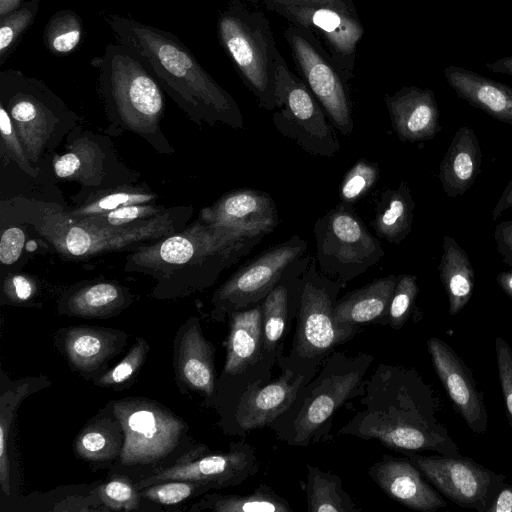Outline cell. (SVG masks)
Returning <instances> with one entry per match:
<instances>
[{"mask_svg":"<svg viewBox=\"0 0 512 512\" xmlns=\"http://www.w3.org/2000/svg\"><path fill=\"white\" fill-rule=\"evenodd\" d=\"M362 403L365 410L355 415L342 433L377 439L396 450L461 456L448 429L436 417L434 391L416 370L378 367Z\"/></svg>","mask_w":512,"mask_h":512,"instance_id":"6da1fadb","label":"cell"},{"mask_svg":"<svg viewBox=\"0 0 512 512\" xmlns=\"http://www.w3.org/2000/svg\"><path fill=\"white\" fill-rule=\"evenodd\" d=\"M118 43L128 48L174 101L197 122L244 128L236 100L171 32L129 17H104Z\"/></svg>","mask_w":512,"mask_h":512,"instance_id":"7a4b0ae2","label":"cell"},{"mask_svg":"<svg viewBox=\"0 0 512 512\" xmlns=\"http://www.w3.org/2000/svg\"><path fill=\"white\" fill-rule=\"evenodd\" d=\"M265 235L200 218L180 233L139 247L127 258L126 268L152 274L161 284L188 278V284L202 288L249 254Z\"/></svg>","mask_w":512,"mask_h":512,"instance_id":"3957f363","label":"cell"},{"mask_svg":"<svg viewBox=\"0 0 512 512\" xmlns=\"http://www.w3.org/2000/svg\"><path fill=\"white\" fill-rule=\"evenodd\" d=\"M216 27L219 43L258 105L276 109V73L282 55L268 18L247 0H227Z\"/></svg>","mask_w":512,"mask_h":512,"instance_id":"277c9868","label":"cell"},{"mask_svg":"<svg viewBox=\"0 0 512 512\" xmlns=\"http://www.w3.org/2000/svg\"><path fill=\"white\" fill-rule=\"evenodd\" d=\"M90 65L98 71V91L110 117L138 133L158 127L164 110L160 84L122 44H108Z\"/></svg>","mask_w":512,"mask_h":512,"instance_id":"5b68a950","label":"cell"},{"mask_svg":"<svg viewBox=\"0 0 512 512\" xmlns=\"http://www.w3.org/2000/svg\"><path fill=\"white\" fill-rule=\"evenodd\" d=\"M313 232L319 270L342 284L366 272L384 255L380 241L350 204L340 202L318 218Z\"/></svg>","mask_w":512,"mask_h":512,"instance_id":"8992f818","label":"cell"},{"mask_svg":"<svg viewBox=\"0 0 512 512\" xmlns=\"http://www.w3.org/2000/svg\"><path fill=\"white\" fill-rule=\"evenodd\" d=\"M277 111L273 124L278 132L313 156L333 157L340 142L324 109L306 83L289 69L281 56L276 73Z\"/></svg>","mask_w":512,"mask_h":512,"instance_id":"52a82bcc","label":"cell"},{"mask_svg":"<svg viewBox=\"0 0 512 512\" xmlns=\"http://www.w3.org/2000/svg\"><path fill=\"white\" fill-rule=\"evenodd\" d=\"M343 284L323 274L311 258L297 293V327L294 349L303 358L325 355L353 337L355 326L338 324L333 315Z\"/></svg>","mask_w":512,"mask_h":512,"instance_id":"ba28073f","label":"cell"},{"mask_svg":"<svg viewBox=\"0 0 512 512\" xmlns=\"http://www.w3.org/2000/svg\"><path fill=\"white\" fill-rule=\"evenodd\" d=\"M179 221L183 220L176 212L168 211L124 227L89 224L70 216L64 220L61 215H54L44 221L41 232L64 255L86 258L168 237L179 230Z\"/></svg>","mask_w":512,"mask_h":512,"instance_id":"9c48e42d","label":"cell"},{"mask_svg":"<svg viewBox=\"0 0 512 512\" xmlns=\"http://www.w3.org/2000/svg\"><path fill=\"white\" fill-rule=\"evenodd\" d=\"M0 100L27 157L37 162L56 125L70 115L65 104L41 80L14 69L0 72Z\"/></svg>","mask_w":512,"mask_h":512,"instance_id":"30bf717a","label":"cell"},{"mask_svg":"<svg viewBox=\"0 0 512 512\" xmlns=\"http://www.w3.org/2000/svg\"><path fill=\"white\" fill-rule=\"evenodd\" d=\"M284 38L301 79L318 100L331 124L341 134L350 135L354 122L349 82L309 30L289 23L284 30Z\"/></svg>","mask_w":512,"mask_h":512,"instance_id":"8fae6325","label":"cell"},{"mask_svg":"<svg viewBox=\"0 0 512 512\" xmlns=\"http://www.w3.org/2000/svg\"><path fill=\"white\" fill-rule=\"evenodd\" d=\"M290 24L309 30L322 44L347 82L354 77L358 44L365 30L358 12L325 3L262 4Z\"/></svg>","mask_w":512,"mask_h":512,"instance_id":"7c38bea8","label":"cell"},{"mask_svg":"<svg viewBox=\"0 0 512 512\" xmlns=\"http://www.w3.org/2000/svg\"><path fill=\"white\" fill-rule=\"evenodd\" d=\"M307 252L299 235L274 245L240 267L214 293L212 302L219 313H233L258 304L273 290L289 266Z\"/></svg>","mask_w":512,"mask_h":512,"instance_id":"4fadbf2b","label":"cell"},{"mask_svg":"<svg viewBox=\"0 0 512 512\" xmlns=\"http://www.w3.org/2000/svg\"><path fill=\"white\" fill-rule=\"evenodd\" d=\"M124 441L120 453L124 465L156 462L176 447L185 424L167 410L147 401L114 404Z\"/></svg>","mask_w":512,"mask_h":512,"instance_id":"5bb4252c","label":"cell"},{"mask_svg":"<svg viewBox=\"0 0 512 512\" xmlns=\"http://www.w3.org/2000/svg\"><path fill=\"white\" fill-rule=\"evenodd\" d=\"M408 460L442 495L458 506L487 512L506 477L463 456L411 454Z\"/></svg>","mask_w":512,"mask_h":512,"instance_id":"9a60e30c","label":"cell"},{"mask_svg":"<svg viewBox=\"0 0 512 512\" xmlns=\"http://www.w3.org/2000/svg\"><path fill=\"white\" fill-rule=\"evenodd\" d=\"M257 469L253 448L246 443H237L226 453L180 460L141 480L137 486L144 489L169 480H189L205 484L210 489H218L242 483L255 474Z\"/></svg>","mask_w":512,"mask_h":512,"instance_id":"2e32d148","label":"cell"},{"mask_svg":"<svg viewBox=\"0 0 512 512\" xmlns=\"http://www.w3.org/2000/svg\"><path fill=\"white\" fill-rule=\"evenodd\" d=\"M427 349L434 370L455 410L472 432L485 433L488 427V412L483 393L478 389L471 369L442 339L429 338Z\"/></svg>","mask_w":512,"mask_h":512,"instance_id":"e0dca14e","label":"cell"},{"mask_svg":"<svg viewBox=\"0 0 512 512\" xmlns=\"http://www.w3.org/2000/svg\"><path fill=\"white\" fill-rule=\"evenodd\" d=\"M367 357L362 364L351 368L331 369L323 371L316 385L305 398L293 424L294 437L292 443L305 445L316 434L319 428L340 408V406L356 392L362 376L368 366ZM331 368V362H330Z\"/></svg>","mask_w":512,"mask_h":512,"instance_id":"ac0fdd59","label":"cell"},{"mask_svg":"<svg viewBox=\"0 0 512 512\" xmlns=\"http://www.w3.org/2000/svg\"><path fill=\"white\" fill-rule=\"evenodd\" d=\"M384 100L391 126L402 142L432 140L441 131L440 112L432 90L406 86L386 94Z\"/></svg>","mask_w":512,"mask_h":512,"instance_id":"d6986e66","label":"cell"},{"mask_svg":"<svg viewBox=\"0 0 512 512\" xmlns=\"http://www.w3.org/2000/svg\"><path fill=\"white\" fill-rule=\"evenodd\" d=\"M369 475L389 497L410 509L434 512L446 507L443 497L408 459L386 455L371 466Z\"/></svg>","mask_w":512,"mask_h":512,"instance_id":"ffe728a7","label":"cell"},{"mask_svg":"<svg viewBox=\"0 0 512 512\" xmlns=\"http://www.w3.org/2000/svg\"><path fill=\"white\" fill-rule=\"evenodd\" d=\"M201 219L247 230L270 233L278 225V210L270 194L256 189L233 190L211 207L204 208Z\"/></svg>","mask_w":512,"mask_h":512,"instance_id":"44dd1931","label":"cell"},{"mask_svg":"<svg viewBox=\"0 0 512 512\" xmlns=\"http://www.w3.org/2000/svg\"><path fill=\"white\" fill-rule=\"evenodd\" d=\"M302 383L288 369L272 383L249 388L238 405V424L246 430L268 425L295 401Z\"/></svg>","mask_w":512,"mask_h":512,"instance_id":"7402d4cb","label":"cell"},{"mask_svg":"<svg viewBox=\"0 0 512 512\" xmlns=\"http://www.w3.org/2000/svg\"><path fill=\"white\" fill-rule=\"evenodd\" d=\"M482 152L473 129L460 127L439 165L438 178L448 197L466 193L481 171Z\"/></svg>","mask_w":512,"mask_h":512,"instance_id":"603a6c76","label":"cell"},{"mask_svg":"<svg viewBox=\"0 0 512 512\" xmlns=\"http://www.w3.org/2000/svg\"><path fill=\"white\" fill-rule=\"evenodd\" d=\"M444 75L461 99L498 121L512 124L511 87L454 66L446 68Z\"/></svg>","mask_w":512,"mask_h":512,"instance_id":"cb8c5ba5","label":"cell"},{"mask_svg":"<svg viewBox=\"0 0 512 512\" xmlns=\"http://www.w3.org/2000/svg\"><path fill=\"white\" fill-rule=\"evenodd\" d=\"M398 280L396 275L378 278L337 300L333 315L338 324L358 327L360 324L385 320Z\"/></svg>","mask_w":512,"mask_h":512,"instance_id":"d4e9b609","label":"cell"},{"mask_svg":"<svg viewBox=\"0 0 512 512\" xmlns=\"http://www.w3.org/2000/svg\"><path fill=\"white\" fill-rule=\"evenodd\" d=\"M263 351L262 306L231 313L224 372L237 375L253 365Z\"/></svg>","mask_w":512,"mask_h":512,"instance_id":"484cf974","label":"cell"},{"mask_svg":"<svg viewBox=\"0 0 512 512\" xmlns=\"http://www.w3.org/2000/svg\"><path fill=\"white\" fill-rule=\"evenodd\" d=\"M438 272L448 298L449 315L455 316L472 297L475 274L466 251L448 235L443 237Z\"/></svg>","mask_w":512,"mask_h":512,"instance_id":"4316f807","label":"cell"},{"mask_svg":"<svg viewBox=\"0 0 512 512\" xmlns=\"http://www.w3.org/2000/svg\"><path fill=\"white\" fill-rule=\"evenodd\" d=\"M214 350L205 340L198 324L187 328L178 350V371L186 384L211 395L214 391Z\"/></svg>","mask_w":512,"mask_h":512,"instance_id":"83f0119b","label":"cell"},{"mask_svg":"<svg viewBox=\"0 0 512 512\" xmlns=\"http://www.w3.org/2000/svg\"><path fill=\"white\" fill-rule=\"evenodd\" d=\"M415 206L405 180L385 189L376 203L373 226L377 236L399 245L411 232Z\"/></svg>","mask_w":512,"mask_h":512,"instance_id":"f1b7e54d","label":"cell"},{"mask_svg":"<svg viewBox=\"0 0 512 512\" xmlns=\"http://www.w3.org/2000/svg\"><path fill=\"white\" fill-rule=\"evenodd\" d=\"M119 340V335L112 331L73 327L65 335L64 346L70 362L76 368L91 371L112 355Z\"/></svg>","mask_w":512,"mask_h":512,"instance_id":"f546056e","label":"cell"},{"mask_svg":"<svg viewBox=\"0 0 512 512\" xmlns=\"http://www.w3.org/2000/svg\"><path fill=\"white\" fill-rule=\"evenodd\" d=\"M307 503L310 512H358L334 474L307 465Z\"/></svg>","mask_w":512,"mask_h":512,"instance_id":"4dcf8cb0","label":"cell"},{"mask_svg":"<svg viewBox=\"0 0 512 512\" xmlns=\"http://www.w3.org/2000/svg\"><path fill=\"white\" fill-rule=\"evenodd\" d=\"M202 509L217 512H290L288 502L266 485L246 495H211L201 503Z\"/></svg>","mask_w":512,"mask_h":512,"instance_id":"1f68e13d","label":"cell"},{"mask_svg":"<svg viewBox=\"0 0 512 512\" xmlns=\"http://www.w3.org/2000/svg\"><path fill=\"white\" fill-rule=\"evenodd\" d=\"M83 32L82 19L75 11L60 10L48 20L43 32V43L55 56L68 55L81 44Z\"/></svg>","mask_w":512,"mask_h":512,"instance_id":"d6a6232c","label":"cell"},{"mask_svg":"<svg viewBox=\"0 0 512 512\" xmlns=\"http://www.w3.org/2000/svg\"><path fill=\"white\" fill-rule=\"evenodd\" d=\"M124 301L121 288L113 283H97L76 292L69 300L72 313L97 316L112 311Z\"/></svg>","mask_w":512,"mask_h":512,"instance_id":"836d02e7","label":"cell"},{"mask_svg":"<svg viewBox=\"0 0 512 512\" xmlns=\"http://www.w3.org/2000/svg\"><path fill=\"white\" fill-rule=\"evenodd\" d=\"M41 0H27L14 11L0 17V65L9 59L33 24Z\"/></svg>","mask_w":512,"mask_h":512,"instance_id":"e575fe53","label":"cell"},{"mask_svg":"<svg viewBox=\"0 0 512 512\" xmlns=\"http://www.w3.org/2000/svg\"><path fill=\"white\" fill-rule=\"evenodd\" d=\"M38 383V382H37ZM24 381L13 390L2 393L0 413V482L3 492L10 495L9 464H8V433L15 408L20 401L32 392V386L37 384Z\"/></svg>","mask_w":512,"mask_h":512,"instance_id":"d590c367","label":"cell"},{"mask_svg":"<svg viewBox=\"0 0 512 512\" xmlns=\"http://www.w3.org/2000/svg\"><path fill=\"white\" fill-rule=\"evenodd\" d=\"M379 176L380 169L376 162L360 158L342 179L339 186L341 202L353 205L372 189Z\"/></svg>","mask_w":512,"mask_h":512,"instance_id":"8d00e7d4","label":"cell"},{"mask_svg":"<svg viewBox=\"0 0 512 512\" xmlns=\"http://www.w3.org/2000/svg\"><path fill=\"white\" fill-rule=\"evenodd\" d=\"M119 440L104 424L92 425L82 431L76 442L80 456L89 460H106L118 452Z\"/></svg>","mask_w":512,"mask_h":512,"instance_id":"74e56055","label":"cell"},{"mask_svg":"<svg viewBox=\"0 0 512 512\" xmlns=\"http://www.w3.org/2000/svg\"><path fill=\"white\" fill-rule=\"evenodd\" d=\"M419 292L417 277L410 274L398 276L390 302L387 323L395 330L400 329L411 315Z\"/></svg>","mask_w":512,"mask_h":512,"instance_id":"f35d334b","label":"cell"},{"mask_svg":"<svg viewBox=\"0 0 512 512\" xmlns=\"http://www.w3.org/2000/svg\"><path fill=\"white\" fill-rule=\"evenodd\" d=\"M163 212L165 211H162L161 208L156 207L151 203L132 204L119 207L115 210L97 216L76 220L94 225L124 227L149 220L162 214Z\"/></svg>","mask_w":512,"mask_h":512,"instance_id":"ab89813d","label":"cell"},{"mask_svg":"<svg viewBox=\"0 0 512 512\" xmlns=\"http://www.w3.org/2000/svg\"><path fill=\"white\" fill-rule=\"evenodd\" d=\"M154 199L155 196L152 194L134 190L113 191L110 194L102 196L95 201L82 206L72 212L69 216L75 219L97 216L122 206L151 203Z\"/></svg>","mask_w":512,"mask_h":512,"instance_id":"60d3db41","label":"cell"},{"mask_svg":"<svg viewBox=\"0 0 512 512\" xmlns=\"http://www.w3.org/2000/svg\"><path fill=\"white\" fill-rule=\"evenodd\" d=\"M209 489L207 485L194 481L169 480L145 487L142 496L163 505H175Z\"/></svg>","mask_w":512,"mask_h":512,"instance_id":"b9f144b4","label":"cell"},{"mask_svg":"<svg viewBox=\"0 0 512 512\" xmlns=\"http://www.w3.org/2000/svg\"><path fill=\"white\" fill-rule=\"evenodd\" d=\"M147 351L148 345L146 341L139 339L129 353L98 380V385L113 386L127 381L142 365Z\"/></svg>","mask_w":512,"mask_h":512,"instance_id":"7bdbcfd3","label":"cell"},{"mask_svg":"<svg viewBox=\"0 0 512 512\" xmlns=\"http://www.w3.org/2000/svg\"><path fill=\"white\" fill-rule=\"evenodd\" d=\"M0 129L2 146L10 158L15 160L22 170L35 176L36 172L30 165L25 148L14 127L12 119L6 108L0 103Z\"/></svg>","mask_w":512,"mask_h":512,"instance_id":"ee69618b","label":"cell"},{"mask_svg":"<svg viewBox=\"0 0 512 512\" xmlns=\"http://www.w3.org/2000/svg\"><path fill=\"white\" fill-rule=\"evenodd\" d=\"M495 352L506 414L512 428V348L504 338L498 336L495 339Z\"/></svg>","mask_w":512,"mask_h":512,"instance_id":"f6af8a7d","label":"cell"},{"mask_svg":"<svg viewBox=\"0 0 512 512\" xmlns=\"http://www.w3.org/2000/svg\"><path fill=\"white\" fill-rule=\"evenodd\" d=\"M103 502L116 510L136 509L139 499L136 489L125 479H112L99 489Z\"/></svg>","mask_w":512,"mask_h":512,"instance_id":"bcb514c9","label":"cell"},{"mask_svg":"<svg viewBox=\"0 0 512 512\" xmlns=\"http://www.w3.org/2000/svg\"><path fill=\"white\" fill-rule=\"evenodd\" d=\"M87 149L80 151L77 149L68 152L54 161V171L59 178H74L80 176L83 170H92L96 157L90 152L86 156Z\"/></svg>","mask_w":512,"mask_h":512,"instance_id":"7dc6e473","label":"cell"},{"mask_svg":"<svg viewBox=\"0 0 512 512\" xmlns=\"http://www.w3.org/2000/svg\"><path fill=\"white\" fill-rule=\"evenodd\" d=\"M25 233L19 227H10L3 231L0 240V261L4 265L16 262L22 253Z\"/></svg>","mask_w":512,"mask_h":512,"instance_id":"c3c4849f","label":"cell"},{"mask_svg":"<svg viewBox=\"0 0 512 512\" xmlns=\"http://www.w3.org/2000/svg\"><path fill=\"white\" fill-rule=\"evenodd\" d=\"M494 240L502 261L512 270V220L502 221L496 225Z\"/></svg>","mask_w":512,"mask_h":512,"instance_id":"681fc988","label":"cell"},{"mask_svg":"<svg viewBox=\"0 0 512 512\" xmlns=\"http://www.w3.org/2000/svg\"><path fill=\"white\" fill-rule=\"evenodd\" d=\"M8 290L19 301L30 299L34 292V286L30 279L23 275H14L8 283Z\"/></svg>","mask_w":512,"mask_h":512,"instance_id":"f907efd6","label":"cell"},{"mask_svg":"<svg viewBox=\"0 0 512 512\" xmlns=\"http://www.w3.org/2000/svg\"><path fill=\"white\" fill-rule=\"evenodd\" d=\"M487 512H512V485L503 484Z\"/></svg>","mask_w":512,"mask_h":512,"instance_id":"816d5d0a","label":"cell"},{"mask_svg":"<svg viewBox=\"0 0 512 512\" xmlns=\"http://www.w3.org/2000/svg\"><path fill=\"white\" fill-rule=\"evenodd\" d=\"M252 4H263L267 1L281 2V3H325L330 4L347 11L357 12V7L354 0H247Z\"/></svg>","mask_w":512,"mask_h":512,"instance_id":"f5cc1de1","label":"cell"},{"mask_svg":"<svg viewBox=\"0 0 512 512\" xmlns=\"http://www.w3.org/2000/svg\"><path fill=\"white\" fill-rule=\"evenodd\" d=\"M509 208H512V179L504 188L499 200L492 210V220L496 221L502 213Z\"/></svg>","mask_w":512,"mask_h":512,"instance_id":"db71d44e","label":"cell"},{"mask_svg":"<svg viewBox=\"0 0 512 512\" xmlns=\"http://www.w3.org/2000/svg\"><path fill=\"white\" fill-rule=\"evenodd\" d=\"M486 67L498 73H504L512 76V56L499 59L494 63L486 64Z\"/></svg>","mask_w":512,"mask_h":512,"instance_id":"11a10c76","label":"cell"},{"mask_svg":"<svg viewBox=\"0 0 512 512\" xmlns=\"http://www.w3.org/2000/svg\"><path fill=\"white\" fill-rule=\"evenodd\" d=\"M500 288L512 299V270L500 272L496 276Z\"/></svg>","mask_w":512,"mask_h":512,"instance_id":"9f6ffc18","label":"cell"},{"mask_svg":"<svg viewBox=\"0 0 512 512\" xmlns=\"http://www.w3.org/2000/svg\"><path fill=\"white\" fill-rule=\"evenodd\" d=\"M27 0H0V17L14 11Z\"/></svg>","mask_w":512,"mask_h":512,"instance_id":"6f0895ef","label":"cell"}]
</instances>
